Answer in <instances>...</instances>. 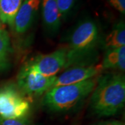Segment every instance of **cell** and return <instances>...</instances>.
Returning a JSON list of instances; mask_svg holds the SVG:
<instances>
[{"instance_id":"obj_3","label":"cell","mask_w":125,"mask_h":125,"mask_svg":"<svg viewBox=\"0 0 125 125\" xmlns=\"http://www.w3.org/2000/svg\"><path fill=\"white\" fill-rule=\"evenodd\" d=\"M99 39L98 27L94 22L88 20L81 22L70 37L65 69L78 64L89 63Z\"/></svg>"},{"instance_id":"obj_12","label":"cell","mask_w":125,"mask_h":125,"mask_svg":"<svg viewBox=\"0 0 125 125\" xmlns=\"http://www.w3.org/2000/svg\"><path fill=\"white\" fill-rule=\"evenodd\" d=\"M104 46L106 49L117 48L125 46V26L120 22L113 29L104 39Z\"/></svg>"},{"instance_id":"obj_6","label":"cell","mask_w":125,"mask_h":125,"mask_svg":"<svg viewBox=\"0 0 125 125\" xmlns=\"http://www.w3.org/2000/svg\"><path fill=\"white\" fill-rule=\"evenodd\" d=\"M67 62V49H57L45 55H39L27 62L34 70L45 76H56L62 69H65Z\"/></svg>"},{"instance_id":"obj_1","label":"cell","mask_w":125,"mask_h":125,"mask_svg":"<svg viewBox=\"0 0 125 125\" xmlns=\"http://www.w3.org/2000/svg\"><path fill=\"white\" fill-rule=\"evenodd\" d=\"M92 93L90 106L95 114L100 117L115 115L125 106V76L108 74L101 76Z\"/></svg>"},{"instance_id":"obj_15","label":"cell","mask_w":125,"mask_h":125,"mask_svg":"<svg viewBox=\"0 0 125 125\" xmlns=\"http://www.w3.org/2000/svg\"><path fill=\"white\" fill-rule=\"evenodd\" d=\"M0 125H33L27 118H4L0 117Z\"/></svg>"},{"instance_id":"obj_10","label":"cell","mask_w":125,"mask_h":125,"mask_svg":"<svg viewBox=\"0 0 125 125\" xmlns=\"http://www.w3.org/2000/svg\"><path fill=\"white\" fill-rule=\"evenodd\" d=\"M104 70H125V47L106 49L101 64Z\"/></svg>"},{"instance_id":"obj_13","label":"cell","mask_w":125,"mask_h":125,"mask_svg":"<svg viewBox=\"0 0 125 125\" xmlns=\"http://www.w3.org/2000/svg\"><path fill=\"white\" fill-rule=\"evenodd\" d=\"M10 53L11 47L9 34L3 28H0V70L8 66Z\"/></svg>"},{"instance_id":"obj_7","label":"cell","mask_w":125,"mask_h":125,"mask_svg":"<svg viewBox=\"0 0 125 125\" xmlns=\"http://www.w3.org/2000/svg\"><path fill=\"white\" fill-rule=\"evenodd\" d=\"M102 70L101 64L83 63L73 65L68 67L60 76H56L52 88L80 83L97 76Z\"/></svg>"},{"instance_id":"obj_14","label":"cell","mask_w":125,"mask_h":125,"mask_svg":"<svg viewBox=\"0 0 125 125\" xmlns=\"http://www.w3.org/2000/svg\"><path fill=\"white\" fill-rule=\"evenodd\" d=\"M76 0H56L59 12L62 17H66L73 9Z\"/></svg>"},{"instance_id":"obj_8","label":"cell","mask_w":125,"mask_h":125,"mask_svg":"<svg viewBox=\"0 0 125 125\" xmlns=\"http://www.w3.org/2000/svg\"><path fill=\"white\" fill-rule=\"evenodd\" d=\"M41 0H24L14 19L15 33L22 34L31 27L38 11Z\"/></svg>"},{"instance_id":"obj_9","label":"cell","mask_w":125,"mask_h":125,"mask_svg":"<svg viewBox=\"0 0 125 125\" xmlns=\"http://www.w3.org/2000/svg\"><path fill=\"white\" fill-rule=\"evenodd\" d=\"M42 13L45 27L49 31H57L61 25L62 16L56 0H42Z\"/></svg>"},{"instance_id":"obj_11","label":"cell","mask_w":125,"mask_h":125,"mask_svg":"<svg viewBox=\"0 0 125 125\" xmlns=\"http://www.w3.org/2000/svg\"><path fill=\"white\" fill-rule=\"evenodd\" d=\"M24 0H0V20L12 27L16 14Z\"/></svg>"},{"instance_id":"obj_4","label":"cell","mask_w":125,"mask_h":125,"mask_svg":"<svg viewBox=\"0 0 125 125\" xmlns=\"http://www.w3.org/2000/svg\"><path fill=\"white\" fill-rule=\"evenodd\" d=\"M29 110L30 104L18 88L9 85L0 89V117H25Z\"/></svg>"},{"instance_id":"obj_16","label":"cell","mask_w":125,"mask_h":125,"mask_svg":"<svg viewBox=\"0 0 125 125\" xmlns=\"http://www.w3.org/2000/svg\"><path fill=\"white\" fill-rule=\"evenodd\" d=\"M109 4L114 9L120 12L121 13H125V0H108Z\"/></svg>"},{"instance_id":"obj_17","label":"cell","mask_w":125,"mask_h":125,"mask_svg":"<svg viewBox=\"0 0 125 125\" xmlns=\"http://www.w3.org/2000/svg\"><path fill=\"white\" fill-rule=\"evenodd\" d=\"M95 125H125V123L119 120H109L103 122Z\"/></svg>"},{"instance_id":"obj_18","label":"cell","mask_w":125,"mask_h":125,"mask_svg":"<svg viewBox=\"0 0 125 125\" xmlns=\"http://www.w3.org/2000/svg\"><path fill=\"white\" fill-rule=\"evenodd\" d=\"M2 23H1V20H0V28H2Z\"/></svg>"},{"instance_id":"obj_2","label":"cell","mask_w":125,"mask_h":125,"mask_svg":"<svg viewBox=\"0 0 125 125\" xmlns=\"http://www.w3.org/2000/svg\"><path fill=\"white\" fill-rule=\"evenodd\" d=\"M98 79L94 77L77 83L53 87L46 92L43 104L52 111H68L93 91Z\"/></svg>"},{"instance_id":"obj_5","label":"cell","mask_w":125,"mask_h":125,"mask_svg":"<svg viewBox=\"0 0 125 125\" xmlns=\"http://www.w3.org/2000/svg\"><path fill=\"white\" fill-rule=\"evenodd\" d=\"M57 76H45L24 65L17 77L18 89L22 93L30 97H38L48 91L54 84Z\"/></svg>"}]
</instances>
